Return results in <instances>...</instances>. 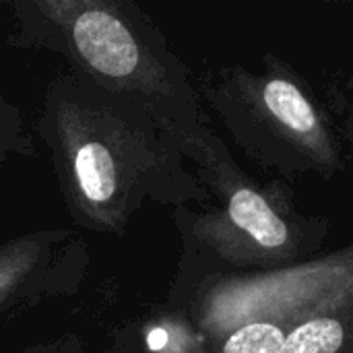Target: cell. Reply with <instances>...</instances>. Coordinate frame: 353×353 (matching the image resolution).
<instances>
[{
    "instance_id": "7a4b0ae2",
    "label": "cell",
    "mask_w": 353,
    "mask_h": 353,
    "mask_svg": "<svg viewBox=\"0 0 353 353\" xmlns=\"http://www.w3.org/2000/svg\"><path fill=\"white\" fill-rule=\"evenodd\" d=\"M6 41L60 56L70 74L145 105L180 151L207 126L188 64L132 0H14Z\"/></svg>"
},
{
    "instance_id": "8992f818",
    "label": "cell",
    "mask_w": 353,
    "mask_h": 353,
    "mask_svg": "<svg viewBox=\"0 0 353 353\" xmlns=\"http://www.w3.org/2000/svg\"><path fill=\"white\" fill-rule=\"evenodd\" d=\"M89 267V246L72 228H41L0 242V321L72 298Z\"/></svg>"
},
{
    "instance_id": "9c48e42d",
    "label": "cell",
    "mask_w": 353,
    "mask_h": 353,
    "mask_svg": "<svg viewBox=\"0 0 353 353\" xmlns=\"http://www.w3.org/2000/svg\"><path fill=\"white\" fill-rule=\"evenodd\" d=\"M110 353H145L141 352L139 347H134L120 331H114V335H112V350Z\"/></svg>"
},
{
    "instance_id": "277c9868",
    "label": "cell",
    "mask_w": 353,
    "mask_h": 353,
    "mask_svg": "<svg viewBox=\"0 0 353 353\" xmlns=\"http://www.w3.org/2000/svg\"><path fill=\"white\" fill-rule=\"evenodd\" d=\"M201 103L221 122L242 155L263 174L335 180L352 157L350 95L321 99L285 58L265 52L256 68L232 64L196 83Z\"/></svg>"
},
{
    "instance_id": "ba28073f",
    "label": "cell",
    "mask_w": 353,
    "mask_h": 353,
    "mask_svg": "<svg viewBox=\"0 0 353 353\" xmlns=\"http://www.w3.org/2000/svg\"><path fill=\"white\" fill-rule=\"evenodd\" d=\"M19 353H85V341L74 333H62L48 341L33 343Z\"/></svg>"
},
{
    "instance_id": "52a82bcc",
    "label": "cell",
    "mask_w": 353,
    "mask_h": 353,
    "mask_svg": "<svg viewBox=\"0 0 353 353\" xmlns=\"http://www.w3.org/2000/svg\"><path fill=\"white\" fill-rule=\"evenodd\" d=\"M37 149L25 124V114L0 93V168L12 159L35 157Z\"/></svg>"
},
{
    "instance_id": "6da1fadb",
    "label": "cell",
    "mask_w": 353,
    "mask_h": 353,
    "mask_svg": "<svg viewBox=\"0 0 353 353\" xmlns=\"http://www.w3.org/2000/svg\"><path fill=\"white\" fill-rule=\"evenodd\" d=\"M35 132L77 228L122 238L145 205L201 207L209 194L153 114L70 72L43 91Z\"/></svg>"
},
{
    "instance_id": "3957f363",
    "label": "cell",
    "mask_w": 353,
    "mask_h": 353,
    "mask_svg": "<svg viewBox=\"0 0 353 353\" xmlns=\"http://www.w3.org/2000/svg\"><path fill=\"white\" fill-rule=\"evenodd\" d=\"M353 288V252L319 254L277 271H230L180 248L161 310L190 353H283L312 308Z\"/></svg>"
},
{
    "instance_id": "5b68a950",
    "label": "cell",
    "mask_w": 353,
    "mask_h": 353,
    "mask_svg": "<svg viewBox=\"0 0 353 353\" xmlns=\"http://www.w3.org/2000/svg\"><path fill=\"white\" fill-rule=\"evenodd\" d=\"M194 178L209 194L201 207L172 213L180 248L230 271H277L321 254L331 223L298 207L292 182L250 176L207 126L182 147Z\"/></svg>"
}]
</instances>
